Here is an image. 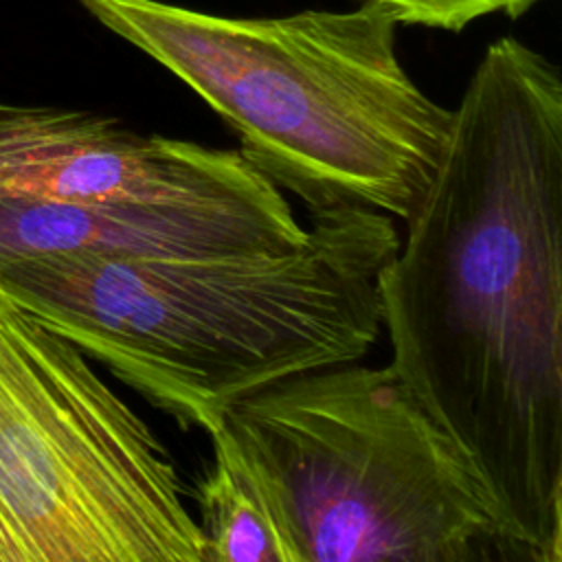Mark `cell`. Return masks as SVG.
I'll return each instance as SVG.
<instances>
[{
	"label": "cell",
	"mask_w": 562,
	"mask_h": 562,
	"mask_svg": "<svg viewBox=\"0 0 562 562\" xmlns=\"http://www.w3.org/2000/svg\"><path fill=\"white\" fill-rule=\"evenodd\" d=\"M167 448L0 281V562H202Z\"/></svg>",
	"instance_id": "5"
},
{
	"label": "cell",
	"mask_w": 562,
	"mask_h": 562,
	"mask_svg": "<svg viewBox=\"0 0 562 562\" xmlns=\"http://www.w3.org/2000/svg\"><path fill=\"white\" fill-rule=\"evenodd\" d=\"M77 2L184 81L244 158L307 211L404 220L426 191L452 110L404 70L397 24L380 9L222 18L162 0Z\"/></svg>",
	"instance_id": "3"
},
{
	"label": "cell",
	"mask_w": 562,
	"mask_h": 562,
	"mask_svg": "<svg viewBox=\"0 0 562 562\" xmlns=\"http://www.w3.org/2000/svg\"><path fill=\"white\" fill-rule=\"evenodd\" d=\"M202 562H283L274 525L233 463L213 448L198 487Z\"/></svg>",
	"instance_id": "8"
},
{
	"label": "cell",
	"mask_w": 562,
	"mask_h": 562,
	"mask_svg": "<svg viewBox=\"0 0 562 562\" xmlns=\"http://www.w3.org/2000/svg\"><path fill=\"white\" fill-rule=\"evenodd\" d=\"M206 435L268 512L283 562H540L391 364L285 378Z\"/></svg>",
	"instance_id": "4"
},
{
	"label": "cell",
	"mask_w": 562,
	"mask_h": 562,
	"mask_svg": "<svg viewBox=\"0 0 562 562\" xmlns=\"http://www.w3.org/2000/svg\"><path fill=\"white\" fill-rule=\"evenodd\" d=\"M305 237L281 189L204 202L0 200V261L53 252L204 259L279 252Z\"/></svg>",
	"instance_id": "7"
},
{
	"label": "cell",
	"mask_w": 562,
	"mask_h": 562,
	"mask_svg": "<svg viewBox=\"0 0 562 562\" xmlns=\"http://www.w3.org/2000/svg\"><path fill=\"white\" fill-rule=\"evenodd\" d=\"M400 244L391 215L310 211L279 252L116 259L53 252L0 261L40 323L173 417L211 432L239 400L358 362L382 334L378 281Z\"/></svg>",
	"instance_id": "2"
},
{
	"label": "cell",
	"mask_w": 562,
	"mask_h": 562,
	"mask_svg": "<svg viewBox=\"0 0 562 562\" xmlns=\"http://www.w3.org/2000/svg\"><path fill=\"white\" fill-rule=\"evenodd\" d=\"M378 290L391 367L512 531L562 562V79L516 37L476 64Z\"/></svg>",
	"instance_id": "1"
},
{
	"label": "cell",
	"mask_w": 562,
	"mask_h": 562,
	"mask_svg": "<svg viewBox=\"0 0 562 562\" xmlns=\"http://www.w3.org/2000/svg\"><path fill=\"white\" fill-rule=\"evenodd\" d=\"M277 189L239 149L138 134L90 110L0 101V200L180 204Z\"/></svg>",
	"instance_id": "6"
},
{
	"label": "cell",
	"mask_w": 562,
	"mask_h": 562,
	"mask_svg": "<svg viewBox=\"0 0 562 562\" xmlns=\"http://www.w3.org/2000/svg\"><path fill=\"white\" fill-rule=\"evenodd\" d=\"M395 24H415L428 29H441L459 33L472 20L505 13L507 18H518L527 13L540 0H362Z\"/></svg>",
	"instance_id": "9"
}]
</instances>
